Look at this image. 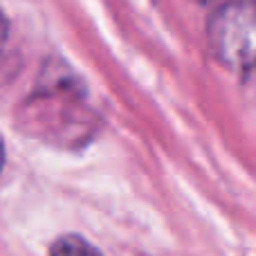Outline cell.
<instances>
[{"instance_id": "cell-5", "label": "cell", "mask_w": 256, "mask_h": 256, "mask_svg": "<svg viewBox=\"0 0 256 256\" xmlns=\"http://www.w3.org/2000/svg\"><path fill=\"white\" fill-rule=\"evenodd\" d=\"M245 74L250 76V86H252V90H254V94H256V66L250 72H245Z\"/></svg>"}, {"instance_id": "cell-4", "label": "cell", "mask_w": 256, "mask_h": 256, "mask_svg": "<svg viewBox=\"0 0 256 256\" xmlns=\"http://www.w3.org/2000/svg\"><path fill=\"white\" fill-rule=\"evenodd\" d=\"M4 38H7V20H4V16L0 14V48H2Z\"/></svg>"}, {"instance_id": "cell-7", "label": "cell", "mask_w": 256, "mask_h": 256, "mask_svg": "<svg viewBox=\"0 0 256 256\" xmlns=\"http://www.w3.org/2000/svg\"><path fill=\"white\" fill-rule=\"evenodd\" d=\"M198 2H202V4H220V2H225V0H198Z\"/></svg>"}, {"instance_id": "cell-6", "label": "cell", "mask_w": 256, "mask_h": 256, "mask_svg": "<svg viewBox=\"0 0 256 256\" xmlns=\"http://www.w3.org/2000/svg\"><path fill=\"white\" fill-rule=\"evenodd\" d=\"M2 166H4V142L0 137V171H2Z\"/></svg>"}, {"instance_id": "cell-1", "label": "cell", "mask_w": 256, "mask_h": 256, "mask_svg": "<svg viewBox=\"0 0 256 256\" xmlns=\"http://www.w3.org/2000/svg\"><path fill=\"white\" fill-rule=\"evenodd\" d=\"M25 132L43 137L56 144H84L94 132L90 108L86 106V92L74 74H43L38 88L32 92L20 110Z\"/></svg>"}, {"instance_id": "cell-2", "label": "cell", "mask_w": 256, "mask_h": 256, "mask_svg": "<svg viewBox=\"0 0 256 256\" xmlns=\"http://www.w3.org/2000/svg\"><path fill=\"white\" fill-rule=\"evenodd\" d=\"M207 43L218 63L250 72L256 66V0H225L207 22Z\"/></svg>"}, {"instance_id": "cell-3", "label": "cell", "mask_w": 256, "mask_h": 256, "mask_svg": "<svg viewBox=\"0 0 256 256\" xmlns=\"http://www.w3.org/2000/svg\"><path fill=\"white\" fill-rule=\"evenodd\" d=\"M52 254H58V256H74V254H97V248H92L90 243H86L84 238L79 236H61L56 243L50 248Z\"/></svg>"}]
</instances>
